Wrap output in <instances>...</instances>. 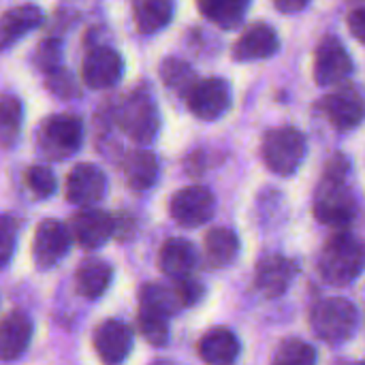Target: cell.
Here are the masks:
<instances>
[{"instance_id":"cell-1","label":"cell","mask_w":365,"mask_h":365,"mask_svg":"<svg viewBox=\"0 0 365 365\" xmlns=\"http://www.w3.org/2000/svg\"><path fill=\"white\" fill-rule=\"evenodd\" d=\"M349 160L344 154H334L323 169V178L319 182L317 195H314V216L319 222L344 231L357 212V203L353 192L346 186L349 175Z\"/></svg>"},{"instance_id":"cell-2","label":"cell","mask_w":365,"mask_h":365,"mask_svg":"<svg viewBox=\"0 0 365 365\" xmlns=\"http://www.w3.org/2000/svg\"><path fill=\"white\" fill-rule=\"evenodd\" d=\"M319 272L327 284H351L365 272V244L349 231H338L321 250Z\"/></svg>"},{"instance_id":"cell-3","label":"cell","mask_w":365,"mask_h":365,"mask_svg":"<svg viewBox=\"0 0 365 365\" xmlns=\"http://www.w3.org/2000/svg\"><path fill=\"white\" fill-rule=\"evenodd\" d=\"M310 325L321 340L340 344L353 338L359 325V310L344 297H327L312 308Z\"/></svg>"},{"instance_id":"cell-4","label":"cell","mask_w":365,"mask_h":365,"mask_svg":"<svg viewBox=\"0 0 365 365\" xmlns=\"http://www.w3.org/2000/svg\"><path fill=\"white\" fill-rule=\"evenodd\" d=\"M118 126L137 143H152L158 128L160 115L152 94L145 88L130 92L118 109Z\"/></svg>"},{"instance_id":"cell-5","label":"cell","mask_w":365,"mask_h":365,"mask_svg":"<svg viewBox=\"0 0 365 365\" xmlns=\"http://www.w3.org/2000/svg\"><path fill=\"white\" fill-rule=\"evenodd\" d=\"M263 163L276 175H291L299 169L306 156V137L293 126H280L263 137Z\"/></svg>"},{"instance_id":"cell-6","label":"cell","mask_w":365,"mask_h":365,"mask_svg":"<svg viewBox=\"0 0 365 365\" xmlns=\"http://www.w3.org/2000/svg\"><path fill=\"white\" fill-rule=\"evenodd\" d=\"M83 141V124L77 115L60 113L45 120L41 135H38V148L43 156L62 160L71 154H75L81 148Z\"/></svg>"},{"instance_id":"cell-7","label":"cell","mask_w":365,"mask_h":365,"mask_svg":"<svg viewBox=\"0 0 365 365\" xmlns=\"http://www.w3.org/2000/svg\"><path fill=\"white\" fill-rule=\"evenodd\" d=\"M184 98L190 113H195L199 120L214 122L222 118L231 107V86L220 77L197 79Z\"/></svg>"},{"instance_id":"cell-8","label":"cell","mask_w":365,"mask_h":365,"mask_svg":"<svg viewBox=\"0 0 365 365\" xmlns=\"http://www.w3.org/2000/svg\"><path fill=\"white\" fill-rule=\"evenodd\" d=\"M169 212L178 225L186 229H195L212 220L216 212V199L203 186H188L171 197Z\"/></svg>"},{"instance_id":"cell-9","label":"cell","mask_w":365,"mask_h":365,"mask_svg":"<svg viewBox=\"0 0 365 365\" xmlns=\"http://www.w3.org/2000/svg\"><path fill=\"white\" fill-rule=\"evenodd\" d=\"M319 111L336 130H353L365 118L364 96L355 88H338L319 101Z\"/></svg>"},{"instance_id":"cell-10","label":"cell","mask_w":365,"mask_h":365,"mask_svg":"<svg viewBox=\"0 0 365 365\" xmlns=\"http://www.w3.org/2000/svg\"><path fill=\"white\" fill-rule=\"evenodd\" d=\"M353 71V60L342 45L340 38L336 36H325L321 38L317 51H314V81L319 86H338L344 81Z\"/></svg>"},{"instance_id":"cell-11","label":"cell","mask_w":365,"mask_h":365,"mask_svg":"<svg viewBox=\"0 0 365 365\" xmlns=\"http://www.w3.org/2000/svg\"><path fill=\"white\" fill-rule=\"evenodd\" d=\"M71 248V231L60 220H43L32 242V259L38 269L56 267Z\"/></svg>"},{"instance_id":"cell-12","label":"cell","mask_w":365,"mask_h":365,"mask_svg":"<svg viewBox=\"0 0 365 365\" xmlns=\"http://www.w3.org/2000/svg\"><path fill=\"white\" fill-rule=\"evenodd\" d=\"M122 73L124 60L111 47H94L92 51H88L81 64L83 83L92 90H105L115 86L122 79Z\"/></svg>"},{"instance_id":"cell-13","label":"cell","mask_w":365,"mask_h":365,"mask_svg":"<svg viewBox=\"0 0 365 365\" xmlns=\"http://www.w3.org/2000/svg\"><path fill=\"white\" fill-rule=\"evenodd\" d=\"M297 274V263L282 255H267L257 263L255 287L267 299H276L287 293Z\"/></svg>"},{"instance_id":"cell-14","label":"cell","mask_w":365,"mask_h":365,"mask_svg":"<svg viewBox=\"0 0 365 365\" xmlns=\"http://www.w3.org/2000/svg\"><path fill=\"white\" fill-rule=\"evenodd\" d=\"M280 47L278 32L263 21L250 24L233 45V58L237 62H255L272 58Z\"/></svg>"},{"instance_id":"cell-15","label":"cell","mask_w":365,"mask_h":365,"mask_svg":"<svg viewBox=\"0 0 365 365\" xmlns=\"http://www.w3.org/2000/svg\"><path fill=\"white\" fill-rule=\"evenodd\" d=\"M133 349V331L122 321H105L94 331V351L107 365L122 364Z\"/></svg>"},{"instance_id":"cell-16","label":"cell","mask_w":365,"mask_h":365,"mask_svg":"<svg viewBox=\"0 0 365 365\" xmlns=\"http://www.w3.org/2000/svg\"><path fill=\"white\" fill-rule=\"evenodd\" d=\"M107 188L105 173L90 163L73 167L66 178V199L75 205H92L103 199Z\"/></svg>"},{"instance_id":"cell-17","label":"cell","mask_w":365,"mask_h":365,"mask_svg":"<svg viewBox=\"0 0 365 365\" xmlns=\"http://www.w3.org/2000/svg\"><path fill=\"white\" fill-rule=\"evenodd\" d=\"M115 231V222L113 218L103 212V210H81L79 214L73 216V222H71V233L73 237L77 240V244L81 248H88V250H94V248H101Z\"/></svg>"},{"instance_id":"cell-18","label":"cell","mask_w":365,"mask_h":365,"mask_svg":"<svg viewBox=\"0 0 365 365\" xmlns=\"http://www.w3.org/2000/svg\"><path fill=\"white\" fill-rule=\"evenodd\" d=\"M32 338V323L24 312H11L0 321V361L24 355Z\"/></svg>"},{"instance_id":"cell-19","label":"cell","mask_w":365,"mask_h":365,"mask_svg":"<svg viewBox=\"0 0 365 365\" xmlns=\"http://www.w3.org/2000/svg\"><path fill=\"white\" fill-rule=\"evenodd\" d=\"M160 269L171 280H184L192 274L197 265V250L188 240L171 237L163 244L158 255Z\"/></svg>"},{"instance_id":"cell-20","label":"cell","mask_w":365,"mask_h":365,"mask_svg":"<svg viewBox=\"0 0 365 365\" xmlns=\"http://www.w3.org/2000/svg\"><path fill=\"white\" fill-rule=\"evenodd\" d=\"M240 351L237 336L225 327H214L199 340V357L207 365H233Z\"/></svg>"},{"instance_id":"cell-21","label":"cell","mask_w":365,"mask_h":365,"mask_svg":"<svg viewBox=\"0 0 365 365\" xmlns=\"http://www.w3.org/2000/svg\"><path fill=\"white\" fill-rule=\"evenodd\" d=\"M43 21V13L36 4H19L9 9L0 17V51L19 41L26 32L34 30Z\"/></svg>"},{"instance_id":"cell-22","label":"cell","mask_w":365,"mask_h":365,"mask_svg":"<svg viewBox=\"0 0 365 365\" xmlns=\"http://www.w3.org/2000/svg\"><path fill=\"white\" fill-rule=\"evenodd\" d=\"M111 278H113V269L109 263L98 261V259H90V261H83L79 265V269L75 274V289L81 297L96 299L109 289Z\"/></svg>"},{"instance_id":"cell-23","label":"cell","mask_w":365,"mask_h":365,"mask_svg":"<svg viewBox=\"0 0 365 365\" xmlns=\"http://www.w3.org/2000/svg\"><path fill=\"white\" fill-rule=\"evenodd\" d=\"M203 248H205L207 265L220 269V267L231 265L237 259V255H240V240H237V235L231 229L218 227V229H212L205 235Z\"/></svg>"},{"instance_id":"cell-24","label":"cell","mask_w":365,"mask_h":365,"mask_svg":"<svg viewBox=\"0 0 365 365\" xmlns=\"http://www.w3.org/2000/svg\"><path fill=\"white\" fill-rule=\"evenodd\" d=\"M133 15L141 34H154L171 21L173 0H133Z\"/></svg>"},{"instance_id":"cell-25","label":"cell","mask_w":365,"mask_h":365,"mask_svg":"<svg viewBox=\"0 0 365 365\" xmlns=\"http://www.w3.org/2000/svg\"><path fill=\"white\" fill-rule=\"evenodd\" d=\"M124 178L133 190H148L158 180V160L148 150H135L124 160Z\"/></svg>"},{"instance_id":"cell-26","label":"cell","mask_w":365,"mask_h":365,"mask_svg":"<svg viewBox=\"0 0 365 365\" xmlns=\"http://www.w3.org/2000/svg\"><path fill=\"white\" fill-rule=\"evenodd\" d=\"M250 0H197V6L205 19L222 30L237 28L248 11Z\"/></svg>"},{"instance_id":"cell-27","label":"cell","mask_w":365,"mask_h":365,"mask_svg":"<svg viewBox=\"0 0 365 365\" xmlns=\"http://www.w3.org/2000/svg\"><path fill=\"white\" fill-rule=\"evenodd\" d=\"M139 308H148V310L160 312L165 317H171L178 310H182L184 306L180 302V295L175 291V284L173 287L145 284L141 289V295H139Z\"/></svg>"},{"instance_id":"cell-28","label":"cell","mask_w":365,"mask_h":365,"mask_svg":"<svg viewBox=\"0 0 365 365\" xmlns=\"http://www.w3.org/2000/svg\"><path fill=\"white\" fill-rule=\"evenodd\" d=\"M24 109L17 96L2 94L0 96V145L11 148L17 141V135L21 130Z\"/></svg>"},{"instance_id":"cell-29","label":"cell","mask_w":365,"mask_h":365,"mask_svg":"<svg viewBox=\"0 0 365 365\" xmlns=\"http://www.w3.org/2000/svg\"><path fill=\"white\" fill-rule=\"evenodd\" d=\"M160 79L165 81V86L173 92H178L180 96H186L188 90L197 83V75L190 68L188 62L180 60V58H167L160 64Z\"/></svg>"},{"instance_id":"cell-30","label":"cell","mask_w":365,"mask_h":365,"mask_svg":"<svg viewBox=\"0 0 365 365\" xmlns=\"http://www.w3.org/2000/svg\"><path fill=\"white\" fill-rule=\"evenodd\" d=\"M272 365H317V351L304 340L289 338L276 349Z\"/></svg>"},{"instance_id":"cell-31","label":"cell","mask_w":365,"mask_h":365,"mask_svg":"<svg viewBox=\"0 0 365 365\" xmlns=\"http://www.w3.org/2000/svg\"><path fill=\"white\" fill-rule=\"evenodd\" d=\"M139 329L152 346H165L169 340V317L139 308Z\"/></svg>"},{"instance_id":"cell-32","label":"cell","mask_w":365,"mask_h":365,"mask_svg":"<svg viewBox=\"0 0 365 365\" xmlns=\"http://www.w3.org/2000/svg\"><path fill=\"white\" fill-rule=\"evenodd\" d=\"M34 64L38 71L53 75L62 68V41L60 38H45L34 53Z\"/></svg>"},{"instance_id":"cell-33","label":"cell","mask_w":365,"mask_h":365,"mask_svg":"<svg viewBox=\"0 0 365 365\" xmlns=\"http://www.w3.org/2000/svg\"><path fill=\"white\" fill-rule=\"evenodd\" d=\"M26 186L30 188V192L38 199H45L49 195H53L56 190V178L51 173L49 167H43V165H36V167H30L26 171Z\"/></svg>"},{"instance_id":"cell-34","label":"cell","mask_w":365,"mask_h":365,"mask_svg":"<svg viewBox=\"0 0 365 365\" xmlns=\"http://www.w3.org/2000/svg\"><path fill=\"white\" fill-rule=\"evenodd\" d=\"M17 244V222L11 216L0 214V269L9 265Z\"/></svg>"},{"instance_id":"cell-35","label":"cell","mask_w":365,"mask_h":365,"mask_svg":"<svg viewBox=\"0 0 365 365\" xmlns=\"http://www.w3.org/2000/svg\"><path fill=\"white\" fill-rule=\"evenodd\" d=\"M175 291L180 295V302L184 308L197 304L203 295V287L197 282V280H190V278H184V280H175Z\"/></svg>"},{"instance_id":"cell-36","label":"cell","mask_w":365,"mask_h":365,"mask_svg":"<svg viewBox=\"0 0 365 365\" xmlns=\"http://www.w3.org/2000/svg\"><path fill=\"white\" fill-rule=\"evenodd\" d=\"M47 86L58 94V96H73V94H77V90H75V86H73V79H71V75L68 73H64L62 68L60 71H56L53 75H49V81H47Z\"/></svg>"},{"instance_id":"cell-37","label":"cell","mask_w":365,"mask_h":365,"mask_svg":"<svg viewBox=\"0 0 365 365\" xmlns=\"http://www.w3.org/2000/svg\"><path fill=\"white\" fill-rule=\"evenodd\" d=\"M346 24H349V30L351 34L365 45V6L364 9H355L349 13L346 17Z\"/></svg>"},{"instance_id":"cell-38","label":"cell","mask_w":365,"mask_h":365,"mask_svg":"<svg viewBox=\"0 0 365 365\" xmlns=\"http://www.w3.org/2000/svg\"><path fill=\"white\" fill-rule=\"evenodd\" d=\"M272 2L280 13L291 15V13H299L302 9H306L310 0H272Z\"/></svg>"},{"instance_id":"cell-39","label":"cell","mask_w":365,"mask_h":365,"mask_svg":"<svg viewBox=\"0 0 365 365\" xmlns=\"http://www.w3.org/2000/svg\"><path fill=\"white\" fill-rule=\"evenodd\" d=\"M152 365H173L171 361H165V359H160V361H154Z\"/></svg>"},{"instance_id":"cell-40","label":"cell","mask_w":365,"mask_h":365,"mask_svg":"<svg viewBox=\"0 0 365 365\" xmlns=\"http://www.w3.org/2000/svg\"><path fill=\"white\" fill-rule=\"evenodd\" d=\"M357 365H365V364H357Z\"/></svg>"}]
</instances>
